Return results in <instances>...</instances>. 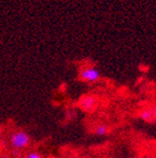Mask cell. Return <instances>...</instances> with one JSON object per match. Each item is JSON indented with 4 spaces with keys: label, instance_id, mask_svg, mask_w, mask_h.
<instances>
[{
    "label": "cell",
    "instance_id": "8992f818",
    "mask_svg": "<svg viewBox=\"0 0 156 158\" xmlns=\"http://www.w3.org/2000/svg\"><path fill=\"white\" fill-rule=\"evenodd\" d=\"M25 158H43V155L37 151H31L25 155Z\"/></svg>",
    "mask_w": 156,
    "mask_h": 158
},
{
    "label": "cell",
    "instance_id": "6da1fadb",
    "mask_svg": "<svg viewBox=\"0 0 156 158\" xmlns=\"http://www.w3.org/2000/svg\"><path fill=\"white\" fill-rule=\"evenodd\" d=\"M9 144L14 149L24 151L31 145V136L25 131H14L10 134Z\"/></svg>",
    "mask_w": 156,
    "mask_h": 158
},
{
    "label": "cell",
    "instance_id": "5b68a950",
    "mask_svg": "<svg viewBox=\"0 0 156 158\" xmlns=\"http://www.w3.org/2000/svg\"><path fill=\"white\" fill-rule=\"evenodd\" d=\"M93 132L97 136H106L109 133V127H108V125H106V124L100 123V124H97V125L94 127Z\"/></svg>",
    "mask_w": 156,
    "mask_h": 158
},
{
    "label": "cell",
    "instance_id": "3957f363",
    "mask_svg": "<svg viewBox=\"0 0 156 158\" xmlns=\"http://www.w3.org/2000/svg\"><path fill=\"white\" fill-rule=\"evenodd\" d=\"M97 106L98 99L95 94H84L79 100V106L81 108V110H83L84 112H88V113H92V112L95 111Z\"/></svg>",
    "mask_w": 156,
    "mask_h": 158
},
{
    "label": "cell",
    "instance_id": "9c48e42d",
    "mask_svg": "<svg viewBox=\"0 0 156 158\" xmlns=\"http://www.w3.org/2000/svg\"><path fill=\"white\" fill-rule=\"evenodd\" d=\"M152 113H153V121H156V106H152Z\"/></svg>",
    "mask_w": 156,
    "mask_h": 158
},
{
    "label": "cell",
    "instance_id": "ba28073f",
    "mask_svg": "<svg viewBox=\"0 0 156 158\" xmlns=\"http://www.w3.org/2000/svg\"><path fill=\"white\" fill-rule=\"evenodd\" d=\"M67 115H68L69 118H71V120H74V118H76V112H74V111H68Z\"/></svg>",
    "mask_w": 156,
    "mask_h": 158
},
{
    "label": "cell",
    "instance_id": "7a4b0ae2",
    "mask_svg": "<svg viewBox=\"0 0 156 158\" xmlns=\"http://www.w3.org/2000/svg\"><path fill=\"white\" fill-rule=\"evenodd\" d=\"M79 79L86 84H95L100 80V73L96 67L88 65L85 67H82L79 72Z\"/></svg>",
    "mask_w": 156,
    "mask_h": 158
},
{
    "label": "cell",
    "instance_id": "30bf717a",
    "mask_svg": "<svg viewBox=\"0 0 156 158\" xmlns=\"http://www.w3.org/2000/svg\"><path fill=\"white\" fill-rule=\"evenodd\" d=\"M0 158H11L8 154H0Z\"/></svg>",
    "mask_w": 156,
    "mask_h": 158
},
{
    "label": "cell",
    "instance_id": "8fae6325",
    "mask_svg": "<svg viewBox=\"0 0 156 158\" xmlns=\"http://www.w3.org/2000/svg\"><path fill=\"white\" fill-rule=\"evenodd\" d=\"M2 135H3V127L0 125V138L2 137Z\"/></svg>",
    "mask_w": 156,
    "mask_h": 158
},
{
    "label": "cell",
    "instance_id": "7c38bea8",
    "mask_svg": "<svg viewBox=\"0 0 156 158\" xmlns=\"http://www.w3.org/2000/svg\"><path fill=\"white\" fill-rule=\"evenodd\" d=\"M134 158H144V157H142V156H137V157H134Z\"/></svg>",
    "mask_w": 156,
    "mask_h": 158
},
{
    "label": "cell",
    "instance_id": "52a82bcc",
    "mask_svg": "<svg viewBox=\"0 0 156 158\" xmlns=\"http://www.w3.org/2000/svg\"><path fill=\"white\" fill-rule=\"evenodd\" d=\"M21 155H22V151H19V149L12 148L11 152H10V157H12V158H20Z\"/></svg>",
    "mask_w": 156,
    "mask_h": 158
},
{
    "label": "cell",
    "instance_id": "277c9868",
    "mask_svg": "<svg viewBox=\"0 0 156 158\" xmlns=\"http://www.w3.org/2000/svg\"><path fill=\"white\" fill-rule=\"evenodd\" d=\"M140 118L146 123H152L153 121V113H152V106L144 108L140 112Z\"/></svg>",
    "mask_w": 156,
    "mask_h": 158
}]
</instances>
